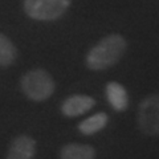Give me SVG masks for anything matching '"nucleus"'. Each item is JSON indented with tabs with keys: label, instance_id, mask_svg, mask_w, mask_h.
Here are the masks:
<instances>
[{
	"label": "nucleus",
	"instance_id": "8",
	"mask_svg": "<svg viewBox=\"0 0 159 159\" xmlns=\"http://www.w3.org/2000/svg\"><path fill=\"white\" fill-rule=\"evenodd\" d=\"M60 159H96V150L86 143H66L60 150Z\"/></svg>",
	"mask_w": 159,
	"mask_h": 159
},
{
	"label": "nucleus",
	"instance_id": "9",
	"mask_svg": "<svg viewBox=\"0 0 159 159\" xmlns=\"http://www.w3.org/2000/svg\"><path fill=\"white\" fill-rule=\"evenodd\" d=\"M107 122H109V117L106 113H97L92 117L84 119L82 122H80L77 127L80 133L85 134V135H93V134L101 131L102 129H105Z\"/></svg>",
	"mask_w": 159,
	"mask_h": 159
},
{
	"label": "nucleus",
	"instance_id": "10",
	"mask_svg": "<svg viewBox=\"0 0 159 159\" xmlns=\"http://www.w3.org/2000/svg\"><path fill=\"white\" fill-rule=\"evenodd\" d=\"M17 49L11 39L6 34L0 33V68L11 66L16 61Z\"/></svg>",
	"mask_w": 159,
	"mask_h": 159
},
{
	"label": "nucleus",
	"instance_id": "1",
	"mask_svg": "<svg viewBox=\"0 0 159 159\" xmlns=\"http://www.w3.org/2000/svg\"><path fill=\"white\" fill-rule=\"evenodd\" d=\"M127 48L126 40L121 34L113 33L98 41L86 54V66L92 70H105L122 58Z\"/></svg>",
	"mask_w": 159,
	"mask_h": 159
},
{
	"label": "nucleus",
	"instance_id": "5",
	"mask_svg": "<svg viewBox=\"0 0 159 159\" xmlns=\"http://www.w3.org/2000/svg\"><path fill=\"white\" fill-rule=\"evenodd\" d=\"M96 106V99L90 96L85 94H74V96L68 97L61 105V113L65 117L74 118L82 116L86 111Z\"/></svg>",
	"mask_w": 159,
	"mask_h": 159
},
{
	"label": "nucleus",
	"instance_id": "2",
	"mask_svg": "<svg viewBox=\"0 0 159 159\" xmlns=\"http://www.w3.org/2000/svg\"><path fill=\"white\" fill-rule=\"evenodd\" d=\"M20 86L25 96L34 102H43L52 97L56 90L53 77L44 69H32L20 80Z\"/></svg>",
	"mask_w": 159,
	"mask_h": 159
},
{
	"label": "nucleus",
	"instance_id": "3",
	"mask_svg": "<svg viewBox=\"0 0 159 159\" xmlns=\"http://www.w3.org/2000/svg\"><path fill=\"white\" fill-rule=\"evenodd\" d=\"M72 0H24V11L31 19L53 21L68 11Z\"/></svg>",
	"mask_w": 159,
	"mask_h": 159
},
{
	"label": "nucleus",
	"instance_id": "6",
	"mask_svg": "<svg viewBox=\"0 0 159 159\" xmlns=\"http://www.w3.org/2000/svg\"><path fill=\"white\" fill-rule=\"evenodd\" d=\"M36 150V141L32 137L23 134L12 141L6 159H34Z\"/></svg>",
	"mask_w": 159,
	"mask_h": 159
},
{
	"label": "nucleus",
	"instance_id": "7",
	"mask_svg": "<svg viewBox=\"0 0 159 159\" xmlns=\"http://www.w3.org/2000/svg\"><path fill=\"white\" fill-rule=\"evenodd\" d=\"M106 98L110 106L116 111H123L129 106V94L125 86H122L118 82H109L106 85Z\"/></svg>",
	"mask_w": 159,
	"mask_h": 159
},
{
	"label": "nucleus",
	"instance_id": "4",
	"mask_svg": "<svg viewBox=\"0 0 159 159\" xmlns=\"http://www.w3.org/2000/svg\"><path fill=\"white\" fill-rule=\"evenodd\" d=\"M137 123L139 130L146 135H159V93L150 94L139 103Z\"/></svg>",
	"mask_w": 159,
	"mask_h": 159
}]
</instances>
